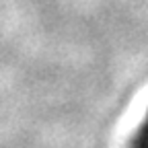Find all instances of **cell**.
Returning a JSON list of instances; mask_svg holds the SVG:
<instances>
[{"instance_id": "6da1fadb", "label": "cell", "mask_w": 148, "mask_h": 148, "mask_svg": "<svg viewBox=\"0 0 148 148\" xmlns=\"http://www.w3.org/2000/svg\"><path fill=\"white\" fill-rule=\"evenodd\" d=\"M127 148H148V109H146V117H144V121L136 127L134 136L130 138Z\"/></svg>"}]
</instances>
